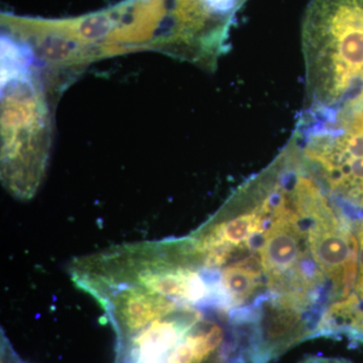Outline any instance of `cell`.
<instances>
[{"label": "cell", "instance_id": "cell-3", "mask_svg": "<svg viewBox=\"0 0 363 363\" xmlns=\"http://www.w3.org/2000/svg\"><path fill=\"white\" fill-rule=\"evenodd\" d=\"M248 0H167L166 37L174 52L214 66L236 13Z\"/></svg>", "mask_w": 363, "mask_h": 363}, {"label": "cell", "instance_id": "cell-6", "mask_svg": "<svg viewBox=\"0 0 363 363\" xmlns=\"http://www.w3.org/2000/svg\"><path fill=\"white\" fill-rule=\"evenodd\" d=\"M2 363H23L14 354L7 340L2 339Z\"/></svg>", "mask_w": 363, "mask_h": 363}, {"label": "cell", "instance_id": "cell-1", "mask_svg": "<svg viewBox=\"0 0 363 363\" xmlns=\"http://www.w3.org/2000/svg\"><path fill=\"white\" fill-rule=\"evenodd\" d=\"M309 106L363 99V0H311L302 25Z\"/></svg>", "mask_w": 363, "mask_h": 363}, {"label": "cell", "instance_id": "cell-4", "mask_svg": "<svg viewBox=\"0 0 363 363\" xmlns=\"http://www.w3.org/2000/svg\"><path fill=\"white\" fill-rule=\"evenodd\" d=\"M220 312L181 303L157 317L130 337L117 341L114 363H168L174 351L191 331Z\"/></svg>", "mask_w": 363, "mask_h": 363}, {"label": "cell", "instance_id": "cell-2", "mask_svg": "<svg viewBox=\"0 0 363 363\" xmlns=\"http://www.w3.org/2000/svg\"><path fill=\"white\" fill-rule=\"evenodd\" d=\"M289 140L330 195L363 209V99L334 109L307 107Z\"/></svg>", "mask_w": 363, "mask_h": 363}, {"label": "cell", "instance_id": "cell-5", "mask_svg": "<svg viewBox=\"0 0 363 363\" xmlns=\"http://www.w3.org/2000/svg\"><path fill=\"white\" fill-rule=\"evenodd\" d=\"M298 363H352L350 360L339 357H317V355H310L303 358Z\"/></svg>", "mask_w": 363, "mask_h": 363}]
</instances>
